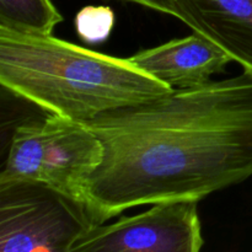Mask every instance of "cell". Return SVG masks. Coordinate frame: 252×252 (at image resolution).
Returning a JSON list of instances; mask_svg holds the SVG:
<instances>
[{
    "label": "cell",
    "instance_id": "4",
    "mask_svg": "<svg viewBox=\"0 0 252 252\" xmlns=\"http://www.w3.org/2000/svg\"><path fill=\"white\" fill-rule=\"evenodd\" d=\"M96 225L86 202L46 185H0V252H70Z\"/></svg>",
    "mask_w": 252,
    "mask_h": 252
},
{
    "label": "cell",
    "instance_id": "5",
    "mask_svg": "<svg viewBox=\"0 0 252 252\" xmlns=\"http://www.w3.org/2000/svg\"><path fill=\"white\" fill-rule=\"evenodd\" d=\"M197 204L162 202L137 216L96 225L76 240L70 252H201Z\"/></svg>",
    "mask_w": 252,
    "mask_h": 252
},
{
    "label": "cell",
    "instance_id": "3",
    "mask_svg": "<svg viewBox=\"0 0 252 252\" xmlns=\"http://www.w3.org/2000/svg\"><path fill=\"white\" fill-rule=\"evenodd\" d=\"M102 158V144L85 123L48 115L17 126L0 185L38 182L85 202L86 182Z\"/></svg>",
    "mask_w": 252,
    "mask_h": 252
},
{
    "label": "cell",
    "instance_id": "7",
    "mask_svg": "<svg viewBox=\"0 0 252 252\" xmlns=\"http://www.w3.org/2000/svg\"><path fill=\"white\" fill-rule=\"evenodd\" d=\"M193 32L252 73V0H179Z\"/></svg>",
    "mask_w": 252,
    "mask_h": 252
},
{
    "label": "cell",
    "instance_id": "8",
    "mask_svg": "<svg viewBox=\"0 0 252 252\" xmlns=\"http://www.w3.org/2000/svg\"><path fill=\"white\" fill-rule=\"evenodd\" d=\"M63 21L52 0H0V26L21 32L52 33Z\"/></svg>",
    "mask_w": 252,
    "mask_h": 252
},
{
    "label": "cell",
    "instance_id": "10",
    "mask_svg": "<svg viewBox=\"0 0 252 252\" xmlns=\"http://www.w3.org/2000/svg\"><path fill=\"white\" fill-rule=\"evenodd\" d=\"M127 1L143 5V6L149 7V9L155 10V11L162 12V14L171 15V16L181 20L189 27H191V21H189L187 14L180 5L179 0H127Z\"/></svg>",
    "mask_w": 252,
    "mask_h": 252
},
{
    "label": "cell",
    "instance_id": "6",
    "mask_svg": "<svg viewBox=\"0 0 252 252\" xmlns=\"http://www.w3.org/2000/svg\"><path fill=\"white\" fill-rule=\"evenodd\" d=\"M134 65L171 89H191L211 81L233 59L211 39L193 32L129 57Z\"/></svg>",
    "mask_w": 252,
    "mask_h": 252
},
{
    "label": "cell",
    "instance_id": "2",
    "mask_svg": "<svg viewBox=\"0 0 252 252\" xmlns=\"http://www.w3.org/2000/svg\"><path fill=\"white\" fill-rule=\"evenodd\" d=\"M0 83L48 115L81 123L174 90L129 58L91 51L52 33L1 26Z\"/></svg>",
    "mask_w": 252,
    "mask_h": 252
},
{
    "label": "cell",
    "instance_id": "9",
    "mask_svg": "<svg viewBox=\"0 0 252 252\" xmlns=\"http://www.w3.org/2000/svg\"><path fill=\"white\" fill-rule=\"evenodd\" d=\"M74 25L78 36L85 43H102L115 26V12L106 5H88L79 10Z\"/></svg>",
    "mask_w": 252,
    "mask_h": 252
},
{
    "label": "cell",
    "instance_id": "1",
    "mask_svg": "<svg viewBox=\"0 0 252 252\" xmlns=\"http://www.w3.org/2000/svg\"><path fill=\"white\" fill-rule=\"evenodd\" d=\"M102 144L85 202L98 221L201 201L252 176V73L179 89L85 123Z\"/></svg>",
    "mask_w": 252,
    "mask_h": 252
}]
</instances>
